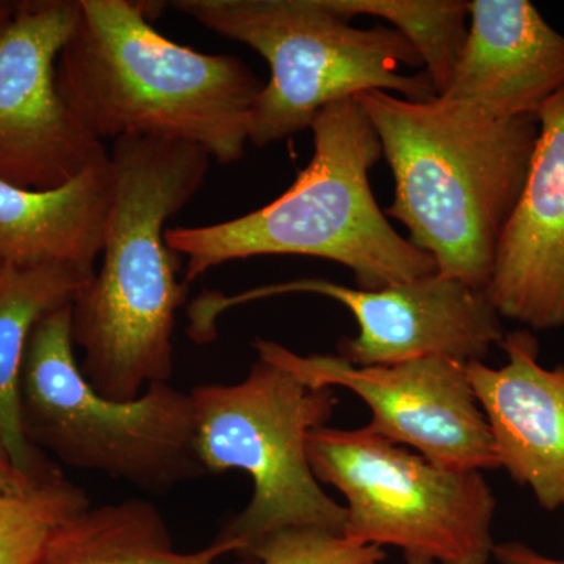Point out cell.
Segmentation results:
<instances>
[{
  "label": "cell",
  "mask_w": 564,
  "mask_h": 564,
  "mask_svg": "<svg viewBox=\"0 0 564 564\" xmlns=\"http://www.w3.org/2000/svg\"><path fill=\"white\" fill-rule=\"evenodd\" d=\"M74 348L70 304L33 328L20 384L33 447L143 491H169L207 474L196 454L191 392L155 383L129 402L107 399L85 380Z\"/></svg>",
  "instance_id": "7"
},
{
  "label": "cell",
  "mask_w": 564,
  "mask_h": 564,
  "mask_svg": "<svg viewBox=\"0 0 564 564\" xmlns=\"http://www.w3.org/2000/svg\"><path fill=\"white\" fill-rule=\"evenodd\" d=\"M467 10L466 41L441 98L513 120L564 91V35L532 2L473 0Z\"/></svg>",
  "instance_id": "14"
},
{
  "label": "cell",
  "mask_w": 564,
  "mask_h": 564,
  "mask_svg": "<svg viewBox=\"0 0 564 564\" xmlns=\"http://www.w3.org/2000/svg\"><path fill=\"white\" fill-rule=\"evenodd\" d=\"M502 367L466 364L499 469L545 511L564 510V366L540 362L532 332L505 334Z\"/></svg>",
  "instance_id": "13"
},
{
  "label": "cell",
  "mask_w": 564,
  "mask_h": 564,
  "mask_svg": "<svg viewBox=\"0 0 564 564\" xmlns=\"http://www.w3.org/2000/svg\"><path fill=\"white\" fill-rule=\"evenodd\" d=\"M248 558L261 564H381L384 552L343 533L295 527L263 538Z\"/></svg>",
  "instance_id": "20"
},
{
  "label": "cell",
  "mask_w": 564,
  "mask_h": 564,
  "mask_svg": "<svg viewBox=\"0 0 564 564\" xmlns=\"http://www.w3.org/2000/svg\"><path fill=\"white\" fill-rule=\"evenodd\" d=\"M191 395L204 470L251 478L250 502L214 540L226 554L248 558L263 538L295 527L344 533V505L323 489L307 455V436L336 408L333 389L310 388L258 358L239 383L198 384Z\"/></svg>",
  "instance_id": "6"
},
{
  "label": "cell",
  "mask_w": 564,
  "mask_h": 564,
  "mask_svg": "<svg viewBox=\"0 0 564 564\" xmlns=\"http://www.w3.org/2000/svg\"><path fill=\"white\" fill-rule=\"evenodd\" d=\"M174 10L261 54L270 79L252 107L248 139L263 148L310 129L329 104L366 91L432 101L417 51L395 29L352 28L329 0H174Z\"/></svg>",
  "instance_id": "5"
},
{
  "label": "cell",
  "mask_w": 564,
  "mask_h": 564,
  "mask_svg": "<svg viewBox=\"0 0 564 564\" xmlns=\"http://www.w3.org/2000/svg\"><path fill=\"white\" fill-rule=\"evenodd\" d=\"M7 2H0V17H2L3 10H6Z\"/></svg>",
  "instance_id": "23"
},
{
  "label": "cell",
  "mask_w": 564,
  "mask_h": 564,
  "mask_svg": "<svg viewBox=\"0 0 564 564\" xmlns=\"http://www.w3.org/2000/svg\"><path fill=\"white\" fill-rule=\"evenodd\" d=\"M258 358L314 389L343 388L369 408L367 429L452 469H499L488 423L467 380L466 364L430 356L392 366H355L339 355H299L258 339Z\"/></svg>",
  "instance_id": "11"
},
{
  "label": "cell",
  "mask_w": 564,
  "mask_h": 564,
  "mask_svg": "<svg viewBox=\"0 0 564 564\" xmlns=\"http://www.w3.org/2000/svg\"><path fill=\"white\" fill-rule=\"evenodd\" d=\"M79 0L7 2L0 17V181L54 191L109 155L63 101L57 62Z\"/></svg>",
  "instance_id": "10"
},
{
  "label": "cell",
  "mask_w": 564,
  "mask_h": 564,
  "mask_svg": "<svg viewBox=\"0 0 564 564\" xmlns=\"http://www.w3.org/2000/svg\"><path fill=\"white\" fill-rule=\"evenodd\" d=\"M95 274L65 265L0 262V445L24 477L50 464L22 425L20 384L29 339L44 315L73 304Z\"/></svg>",
  "instance_id": "16"
},
{
  "label": "cell",
  "mask_w": 564,
  "mask_h": 564,
  "mask_svg": "<svg viewBox=\"0 0 564 564\" xmlns=\"http://www.w3.org/2000/svg\"><path fill=\"white\" fill-rule=\"evenodd\" d=\"M310 129L313 159L280 198L234 220L166 228V245L187 258V284L221 263L258 256L340 263L364 291L436 272L433 259L393 229L375 199L369 174L383 151L356 98L329 104Z\"/></svg>",
  "instance_id": "4"
},
{
  "label": "cell",
  "mask_w": 564,
  "mask_h": 564,
  "mask_svg": "<svg viewBox=\"0 0 564 564\" xmlns=\"http://www.w3.org/2000/svg\"><path fill=\"white\" fill-rule=\"evenodd\" d=\"M356 101L395 181L386 217L402 223L437 273L485 292L529 174L536 118L497 120L441 96L419 102L373 90Z\"/></svg>",
  "instance_id": "2"
},
{
  "label": "cell",
  "mask_w": 564,
  "mask_h": 564,
  "mask_svg": "<svg viewBox=\"0 0 564 564\" xmlns=\"http://www.w3.org/2000/svg\"><path fill=\"white\" fill-rule=\"evenodd\" d=\"M289 293L326 296L350 311L358 334L340 340L337 355L355 366H392L430 356L485 361L505 339L503 318L486 293L437 272L378 291L307 278L237 295L204 292L188 306V317L196 332L210 336L232 307Z\"/></svg>",
  "instance_id": "9"
},
{
  "label": "cell",
  "mask_w": 564,
  "mask_h": 564,
  "mask_svg": "<svg viewBox=\"0 0 564 564\" xmlns=\"http://www.w3.org/2000/svg\"><path fill=\"white\" fill-rule=\"evenodd\" d=\"M212 158L187 141L120 137L102 265L70 304L80 372L96 392L129 402L173 375V334L188 284L165 225L203 187Z\"/></svg>",
  "instance_id": "1"
},
{
  "label": "cell",
  "mask_w": 564,
  "mask_h": 564,
  "mask_svg": "<svg viewBox=\"0 0 564 564\" xmlns=\"http://www.w3.org/2000/svg\"><path fill=\"white\" fill-rule=\"evenodd\" d=\"M111 188L110 152L54 191H25L0 181V262L65 265L95 274Z\"/></svg>",
  "instance_id": "15"
},
{
  "label": "cell",
  "mask_w": 564,
  "mask_h": 564,
  "mask_svg": "<svg viewBox=\"0 0 564 564\" xmlns=\"http://www.w3.org/2000/svg\"><path fill=\"white\" fill-rule=\"evenodd\" d=\"M311 467L344 497V536L395 547L406 564H488L496 496L480 470L452 469L370 432L323 425Z\"/></svg>",
  "instance_id": "8"
},
{
  "label": "cell",
  "mask_w": 564,
  "mask_h": 564,
  "mask_svg": "<svg viewBox=\"0 0 564 564\" xmlns=\"http://www.w3.org/2000/svg\"><path fill=\"white\" fill-rule=\"evenodd\" d=\"M348 20L359 14L391 22L413 44L437 96L447 88L467 36L463 0H329Z\"/></svg>",
  "instance_id": "18"
},
{
  "label": "cell",
  "mask_w": 564,
  "mask_h": 564,
  "mask_svg": "<svg viewBox=\"0 0 564 564\" xmlns=\"http://www.w3.org/2000/svg\"><path fill=\"white\" fill-rule=\"evenodd\" d=\"M87 507V494L52 463L18 491L0 494V564L35 563L52 532Z\"/></svg>",
  "instance_id": "19"
},
{
  "label": "cell",
  "mask_w": 564,
  "mask_h": 564,
  "mask_svg": "<svg viewBox=\"0 0 564 564\" xmlns=\"http://www.w3.org/2000/svg\"><path fill=\"white\" fill-rule=\"evenodd\" d=\"M494 560L499 564H564V560L552 558L534 551L533 547L519 541L496 544Z\"/></svg>",
  "instance_id": "21"
},
{
  "label": "cell",
  "mask_w": 564,
  "mask_h": 564,
  "mask_svg": "<svg viewBox=\"0 0 564 564\" xmlns=\"http://www.w3.org/2000/svg\"><path fill=\"white\" fill-rule=\"evenodd\" d=\"M31 478L18 473L17 467L11 464L9 456L0 445V494L18 491L22 486L28 485Z\"/></svg>",
  "instance_id": "22"
},
{
  "label": "cell",
  "mask_w": 564,
  "mask_h": 564,
  "mask_svg": "<svg viewBox=\"0 0 564 564\" xmlns=\"http://www.w3.org/2000/svg\"><path fill=\"white\" fill-rule=\"evenodd\" d=\"M538 139L486 296L530 329L564 326V91L538 110Z\"/></svg>",
  "instance_id": "12"
},
{
  "label": "cell",
  "mask_w": 564,
  "mask_h": 564,
  "mask_svg": "<svg viewBox=\"0 0 564 564\" xmlns=\"http://www.w3.org/2000/svg\"><path fill=\"white\" fill-rule=\"evenodd\" d=\"M131 0H79L76 28L57 62V87L98 140L159 137L240 161L265 82L236 55L203 54L152 28Z\"/></svg>",
  "instance_id": "3"
},
{
  "label": "cell",
  "mask_w": 564,
  "mask_h": 564,
  "mask_svg": "<svg viewBox=\"0 0 564 564\" xmlns=\"http://www.w3.org/2000/svg\"><path fill=\"white\" fill-rule=\"evenodd\" d=\"M225 549L180 552L150 500L87 507L63 521L33 564H223ZM245 564V563H236Z\"/></svg>",
  "instance_id": "17"
}]
</instances>
